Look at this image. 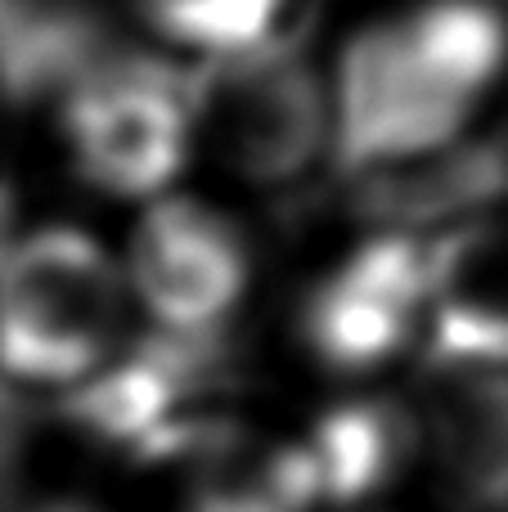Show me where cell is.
I'll list each match as a JSON object with an SVG mask.
<instances>
[{
	"mask_svg": "<svg viewBox=\"0 0 508 512\" xmlns=\"http://www.w3.org/2000/svg\"><path fill=\"white\" fill-rule=\"evenodd\" d=\"M167 59L216 63L284 32L293 0H117Z\"/></svg>",
	"mask_w": 508,
	"mask_h": 512,
	"instance_id": "obj_11",
	"label": "cell"
},
{
	"mask_svg": "<svg viewBox=\"0 0 508 512\" xmlns=\"http://www.w3.org/2000/svg\"><path fill=\"white\" fill-rule=\"evenodd\" d=\"M50 99L59 149L90 194L144 207L185 185L198 158L189 68L158 50H95Z\"/></svg>",
	"mask_w": 508,
	"mask_h": 512,
	"instance_id": "obj_3",
	"label": "cell"
},
{
	"mask_svg": "<svg viewBox=\"0 0 508 512\" xmlns=\"http://www.w3.org/2000/svg\"><path fill=\"white\" fill-rule=\"evenodd\" d=\"M135 512H311L284 436L207 414L131 463Z\"/></svg>",
	"mask_w": 508,
	"mask_h": 512,
	"instance_id": "obj_7",
	"label": "cell"
},
{
	"mask_svg": "<svg viewBox=\"0 0 508 512\" xmlns=\"http://www.w3.org/2000/svg\"><path fill=\"white\" fill-rule=\"evenodd\" d=\"M117 261L140 328L189 342L221 337L257 283V248L243 221L185 185L135 207Z\"/></svg>",
	"mask_w": 508,
	"mask_h": 512,
	"instance_id": "obj_6",
	"label": "cell"
},
{
	"mask_svg": "<svg viewBox=\"0 0 508 512\" xmlns=\"http://www.w3.org/2000/svg\"><path fill=\"white\" fill-rule=\"evenodd\" d=\"M293 342L320 378L365 391L423 351V234L369 230L293 297Z\"/></svg>",
	"mask_w": 508,
	"mask_h": 512,
	"instance_id": "obj_5",
	"label": "cell"
},
{
	"mask_svg": "<svg viewBox=\"0 0 508 512\" xmlns=\"http://www.w3.org/2000/svg\"><path fill=\"white\" fill-rule=\"evenodd\" d=\"M189 95L198 158L248 189H288L333 158L324 63L284 32L234 59L194 63Z\"/></svg>",
	"mask_w": 508,
	"mask_h": 512,
	"instance_id": "obj_4",
	"label": "cell"
},
{
	"mask_svg": "<svg viewBox=\"0 0 508 512\" xmlns=\"http://www.w3.org/2000/svg\"><path fill=\"white\" fill-rule=\"evenodd\" d=\"M369 512H405V508H396V504H387V508H369Z\"/></svg>",
	"mask_w": 508,
	"mask_h": 512,
	"instance_id": "obj_13",
	"label": "cell"
},
{
	"mask_svg": "<svg viewBox=\"0 0 508 512\" xmlns=\"http://www.w3.org/2000/svg\"><path fill=\"white\" fill-rule=\"evenodd\" d=\"M329 149L351 176H414L459 158L508 90L500 0H392L324 63Z\"/></svg>",
	"mask_w": 508,
	"mask_h": 512,
	"instance_id": "obj_1",
	"label": "cell"
},
{
	"mask_svg": "<svg viewBox=\"0 0 508 512\" xmlns=\"http://www.w3.org/2000/svg\"><path fill=\"white\" fill-rule=\"evenodd\" d=\"M504 512H508V508H504Z\"/></svg>",
	"mask_w": 508,
	"mask_h": 512,
	"instance_id": "obj_14",
	"label": "cell"
},
{
	"mask_svg": "<svg viewBox=\"0 0 508 512\" xmlns=\"http://www.w3.org/2000/svg\"><path fill=\"white\" fill-rule=\"evenodd\" d=\"M140 333L117 248L86 225L0 230V382L63 400Z\"/></svg>",
	"mask_w": 508,
	"mask_h": 512,
	"instance_id": "obj_2",
	"label": "cell"
},
{
	"mask_svg": "<svg viewBox=\"0 0 508 512\" xmlns=\"http://www.w3.org/2000/svg\"><path fill=\"white\" fill-rule=\"evenodd\" d=\"M18 512H117L113 504L104 499H90V495H77V490H59V495H41L32 504H23Z\"/></svg>",
	"mask_w": 508,
	"mask_h": 512,
	"instance_id": "obj_12",
	"label": "cell"
},
{
	"mask_svg": "<svg viewBox=\"0 0 508 512\" xmlns=\"http://www.w3.org/2000/svg\"><path fill=\"white\" fill-rule=\"evenodd\" d=\"M311 512L387 508L392 495L419 481V414L383 391H342L333 405L284 432Z\"/></svg>",
	"mask_w": 508,
	"mask_h": 512,
	"instance_id": "obj_9",
	"label": "cell"
},
{
	"mask_svg": "<svg viewBox=\"0 0 508 512\" xmlns=\"http://www.w3.org/2000/svg\"><path fill=\"white\" fill-rule=\"evenodd\" d=\"M423 351L441 369L508 373V207L423 234Z\"/></svg>",
	"mask_w": 508,
	"mask_h": 512,
	"instance_id": "obj_8",
	"label": "cell"
},
{
	"mask_svg": "<svg viewBox=\"0 0 508 512\" xmlns=\"http://www.w3.org/2000/svg\"><path fill=\"white\" fill-rule=\"evenodd\" d=\"M446 382L419 414V477L464 512L508 508V373L441 369Z\"/></svg>",
	"mask_w": 508,
	"mask_h": 512,
	"instance_id": "obj_10",
	"label": "cell"
}]
</instances>
